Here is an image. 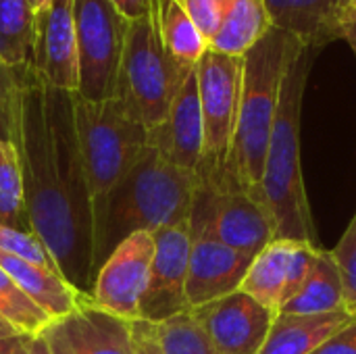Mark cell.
<instances>
[{
  "label": "cell",
  "mask_w": 356,
  "mask_h": 354,
  "mask_svg": "<svg viewBox=\"0 0 356 354\" xmlns=\"http://www.w3.org/2000/svg\"><path fill=\"white\" fill-rule=\"evenodd\" d=\"M15 150L31 232L52 255L58 273L75 290L90 294L94 286L92 250L77 236L58 186L54 144L46 115V86L35 77L31 67L23 79Z\"/></svg>",
  "instance_id": "obj_1"
},
{
  "label": "cell",
  "mask_w": 356,
  "mask_h": 354,
  "mask_svg": "<svg viewBox=\"0 0 356 354\" xmlns=\"http://www.w3.org/2000/svg\"><path fill=\"white\" fill-rule=\"evenodd\" d=\"M198 186L196 171L169 163L146 144L134 169L108 194L94 221V280L102 263L131 234L188 225Z\"/></svg>",
  "instance_id": "obj_2"
},
{
  "label": "cell",
  "mask_w": 356,
  "mask_h": 354,
  "mask_svg": "<svg viewBox=\"0 0 356 354\" xmlns=\"http://www.w3.org/2000/svg\"><path fill=\"white\" fill-rule=\"evenodd\" d=\"M319 52L300 46L286 67L261 179V202L273 221L275 238L315 246L317 232L300 165V115L311 67Z\"/></svg>",
  "instance_id": "obj_3"
},
{
  "label": "cell",
  "mask_w": 356,
  "mask_h": 354,
  "mask_svg": "<svg viewBox=\"0 0 356 354\" xmlns=\"http://www.w3.org/2000/svg\"><path fill=\"white\" fill-rule=\"evenodd\" d=\"M300 46L296 38L273 27L244 54L238 121L219 190H244L261 202V179L282 79L290 58Z\"/></svg>",
  "instance_id": "obj_4"
},
{
  "label": "cell",
  "mask_w": 356,
  "mask_h": 354,
  "mask_svg": "<svg viewBox=\"0 0 356 354\" xmlns=\"http://www.w3.org/2000/svg\"><path fill=\"white\" fill-rule=\"evenodd\" d=\"M73 117L96 221L108 194L142 156L148 144V129L117 98L92 102L73 94Z\"/></svg>",
  "instance_id": "obj_5"
},
{
  "label": "cell",
  "mask_w": 356,
  "mask_h": 354,
  "mask_svg": "<svg viewBox=\"0 0 356 354\" xmlns=\"http://www.w3.org/2000/svg\"><path fill=\"white\" fill-rule=\"evenodd\" d=\"M194 69L177 65L165 50L154 8L148 17L129 21L115 98L146 129L161 125L171 102Z\"/></svg>",
  "instance_id": "obj_6"
},
{
  "label": "cell",
  "mask_w": 356,
  "mask_h": 354,
  "mask_svg": "<svg viewBox=\"0 0 356 354\" xmlns=\"http://www.w3.org/2000/svg\"><path fill=\"white\" fill-rule=\"evenodd\" d=\"M194 71L204 131L198 177L204 186L219 190L238 121L244 56H229L207 50Z\"/></svg>",
  "instance_id": "obj_7"
},
{
  "label": "cell",
  "mask_w": 356,
  "mask_h": 354,
  "mask_svg": "<svg viewBox=\"0 0 356 354\" xmlns=\"http://www.w3.org/2000/svg\"><path fill=\"white\" fill-rule=\"evenodd\" d=\"M79 88L77 96L92 102L115 98L117 75L129 21L111 0H73Z\"/></svg>",
  "instance_id": "obj_8"
},
{
  "label": "cell",
  "mask_w": 356,
  "mask_h": 354,
  "mask_svg": "<svg viewBox=\"0 0 356 354\" xmlns=\"http://www.w3.org/2000/svg\"><path fill=\"white\" fill-rule=\"evenodd\" d=\"M188 227L190 236H211L248 257H257L275 240L263 202L244 190H213L202 182L194 194Z\"/></svg>",
  "instance_id": "obj_9"
},
{
  "label": "cell",
  "mask_w": 356,
  "mask_h": 354,
  "mask_svg": "<svg viewBox=\"0 0 356 354\" xmlns=\"http://www.w3.org/2000/svg\"><path fill=\"white\" fill-rule=\"evenodd\" d=\"M154 257L150 232H136L125 238L102 263L90 298L102 311L127 321H140V298L148 284Z\"/></svg>",
  "instance_id": "obj_10"
},
{
  "label": "cell",
  "mask_w": 356,
  "mask_h": 354,
  "mask_svg": "<svg viewBox=\"0 0 356 354\" xmlns=\"http://www.w3.org/2000/svg\"><path fill=\"white\" fill-rule=\"evenodd\" d=\"M42 336L50 354H136L134 321L102 311L88 294L71 313L52 319Z\"/></svg>",
  "instance_id": "obj_11"
},
{
  "label": "cell",
  "mask_w": 356,
  "mask_h": 354,
  "mask_svg": "<svg viewBox=\"0 0 356 354\" xmlns=\"http://www.w3.org/2000/svg\"><path fill=\"white\" fill-rule=\"evenodd\" d=\"M154 257L148 284L140 298V321L159 325L171 317L188 313L186 277L190 261V227H163L152 234Z\"/></svg>",
  "instance_id": "obj_12"
},
{
  "label": "cell",
  "mask_w": 356,
  "mask_h": 354,
  "mask_svg": "<svg viewBox=\"0 0 356 354\" xmlns=\"http://www.w3.org/2000/svg\"><path fill=\"white\" fill-rule=\"evenodd\" d=\"M190 313L221 354L261 353L277 315L242 290L190 309Z\"/></svg>",
  "instance_id": "obj_13"
},
{
  "label": "cell",
  "mask_w": 356,
  "mask_h": 354,
  "mask_svg": "<svg viewBox=\"0 0 356 354\" xmlns=\"http://www.w3.org/2000/svg\"><path fill=\"white\" fill-rule=\"evenodd\" d=\"M31 69L44 86L69 94L77 92L79 63L73 0H52L35 13Z\"/></svg>",
  "instance_id": "obj_14"
},
{
  "label": "cell",
  "mask_w": 356,
  "mask_h": 354,
  "mask_svg": "<svg viewBox=\"0 0 356 354\" xmlns=\"http://www.w3.org/2000/svg\"><path fill=\"white\" fill-rule=\"evenodd\" d=\"M186 300L190 309L219 300L240 290L254 257L238 252L211 236H190Z\"/></svg>",
  "instance_id": "obj_15"
},
{
  "label": "cell",
  "mask_w": 356,
  "mask_h": 354,
  "mask_svg": "<svg viewBox=\"0 0 356 354\" xmlns=\"http://www.w3.org/2000/svg\"><path fill=\"white\" fill-rule=\"evenodd\" d=\"M202 113L196 71H192L177 90L165 121L148 129V146L169 163L198 173L202 163Z\"/></svg>",
  "instance_id": "obj_16"
},
{
  "label": "cell",
  "mask_w": 356,
  "mask_h": 354,
  "mask_svg": "<svg viewBox=\"0 0 356 354\" xmlns=\"http://www.w3.org/2000/svg\"><path fill=\"white\" fill-rule=\"evenodd\" d=\"M271 23L302 46L321 50L340 40L342 0H265Z\"/></svg>",
  "instance_id": "obj_17"
},
{
  "label": "cell",
  "mask_w": 356,
  "mask_h": 354,
  "mask_svg": "<svg viewBox=\"0 0 356 354\" xmlns=\"http://www.w3.org/2000/svg\"><path fill=\"white\" fill-rule=\"evenodd\" d=\"M350 319L355 317L348 311L327 315L277 313L259 354H311Z\"/></svg>",
  "instance_id": "obj_18"
},
{
  "label": "cell",
  "mask_w": 356,
  "mask_h": 354,
  "mask_svg": "<svg viewBox=\"0 0 356 354\" xmlns=\"http://www.w3.org/2000/svg\"><path fill=\"white\" fill-rule=\"evenodd\" d=\"M0 269H4L6 275L50 319H58V317L71 313L79 305V298L83 296L60 273L48 271L44 267H38L33 263L15 259V257L2 255V252H0Z\"/></svg>",
  "instance_id": "obj_19"
},
{
  "label": "cell",
  "mask_w": 356,
  "mask_h": 354,
  "mask_svg": "<svg viewBox=\"0 0 356 354\" xmlns=\"http://www.w3.org/2000/svg\"><path fill=\"white\" fill-rule=\"evenodd\" d=\"M271 29L273 23L265 0H223L221 23L209 40V50L244 56Z\"/></svg>",
  "instance_id": "obj_20"
},
{
  "label": "cell",
  "mask_w": 356,
  "mask_h": 354,
  "mask_svg": "<svg viewBox=\"0 0 356 354\" xmlns=\"http://www.w3.org/2000/svg\"><path fill=\"white\" fill-rule=\"evenodd\" d=\"M344 309V286L332 250L319 248L315 267L302 288L277 313L286 315H327Z\"/></svg>",
  "instance_id": "obj_21"
},
{
  "label": "cell",
  "mask_w": 356,
  "mask_h": 354,
  "mask_svg": "<svg viewBox=\"0 0 356 354\" xmlns=\"http://www.w3.org/2000/svg\"><path fill=\"white\" fill-rule=\"evenodd\" d=\"M296 242L275 238L250 263L240 290L271 311H280L284 303L286 273Z\"/></svg>",
  "instance_id": "obj_22"
},
{
  "label": "cell",
  "mask_w": 356,
  "mask_h": 354,
  "mask_svg": "<svg viewBox=\"0 0 356 354\" xmlns=\"http://www.w3.org/2000/svg\"><path fill=\"white\" fill-rule=\"evenodd\" d=\"M154 15L161 42L169 56L177 65L194 69L202 54L209 50V42L196 23L175 0H154Z\"/></svg>",
  "instance_id": "obj_23"
},
{
  "label": "cell",
  "mask_w": 356,
  "mask_h": 354,
  "mask_svg": "<svg viewBox=\"0 0 356 354\" xmlns=\"http://www.w3.org/2000/svg\"><path fill=\"white\" fill-rule=\"evenodd\" d=\"M35 10L29 0H0V61L25 69L33 61Z\"/></svg>",
  "instance_id": "obj_24"
},
{
  "label": "cell",
  "mask_w": 356,
  "mask_h": 354,
  "mask_svg": "<svg viewBox=\"0 0 356 354\" xmlns=\"http://www.w3.org/2000/svg\"><path fill=\"white\" fill-rule=\"evenodd\" d=\"M152 332L163 354H221L190 311L152 325Z\"/></svg>",
  "instance_id": "obj_25"
},
{
  "label": "cell",
  "mask_w": 356,
  "mask_h": 354,
  "mask_svg": "<svg viewBox=\"0 0 356 354\" xmlns=\"http://www.w3.org/2000/svg\"><path fill=\"white\" fill-rule=\"evenodd\" d=\"M0 317L21 334H40L52 319L0 269Z\"/></svg>",
  "instance_id": "obj_26"
},
{
  "label": "cell",
  "mask_w": 356,
  "mask_h": 354,
  "mask_svg": "<svg viewBox=\"0 0 356 354\" xmlns=\"http://www.w3.org/2000/svg\"><path fill=\"white\" fill-rule=\"evenodd\" d=\"M25 69H17L0 61V140L15 146L19 111H21V92Z\"/></svg>",
  "instance_id": "obj_27"
},
{
  "label": "cell",
  "mask_w": 356,
  "mask_h": 354,
  "mask_svg": "<svg viewBox=\"0 0 356 354\" xmlns=\"http://www.w3.org/2000/svg\"><path fill=\"white\" fill-rule=\"evenodd\" d=\"M0 252L58 273L52 255L48 252L44 242L31 232H23V230L0 223Z\"/></svg>",
  "instance_id": "obj_28"
},
{
  "label": "cell",
  "mask_w": 356,
  "mask_h": 354,
  "mask_svg": "<svg viewBox=\"0 0 356 354\" xmlns=\"http://www.w3.org/2000/svg\"><path fill=\"white\" fill-rule=\"evenodd\" d=\"M332 257L340 269L344 286V309L356 317V213L350 219L346 232L338 240Z\"/></svg>",
  "instance_id": "obj_29"
},
{
  "label": "cell",
  "mask_w": 356,
  "mask_h": 354,
  "mask_svg": "<svg viewBox=\"0 0 356 354\" xmlns=\"http://www.w3.org/2000/svg\"><path fill=\"white\" fill-rule=\"evenodd\" d=\"M317 252L319 246L315 244H307V242H296L290 263H288V273H286V288H284V303L286 305L307 282V277L311 275L315 261H317Z\"/></svg>",
  "instance_id": "obj_30"
},
{
  "label": "cell",
  "mask_w": 356,
  "mask_h": 354,
  "mask_svg": "<svg viewBox=\"0 0 356 354\" xmlns=\"http://www.w3.org/2000/svg\"><path fill=\"white\" fill-rule=\"evenodd\" d=\"M196 23L207 42L217 33L223 13V0H175Z\"/></svg>",
  "instance_id": "obj_31"
},
{
  "label": "cell",
  "mask_w": 356,
  "mask_h": 354,
  "mask_svg": "<svg viewBox=\"0 0 356 354\" xmlns=\"http://www.w3.org/2000/svg\"><path fill=\"white\" fill-rule=\"evenodd\" d=\"M311 354H356V317Z\"/></svg>",
  "instance_id": "obj_32"
},
{
  "label": "cell",
  "mask_w": 356,
  "mask_h": 354,
  "mask_svg": "<svg viewBox=\"0 0 356 354\" xmlns=\"http://www.w3.org/2000/svg\"><path fill=\"white\" fill-rule=\"evenodd\" d=\"M134 330H136V354H163L150 323L134 321Z\"/></svg>",
  "instance_id": "obj_33"
},
{
  "label": "cell",
  "mask_w": 356,
  "mask_h": 354,
  "mask_svg": "<svg viewBox=\"0 0 356 354\" xmlns=\"http://www.w3.org/2000/svg\"><path fill=\"white\" fill-rule=\"evenodd\" d=\"M111 4L127 19L136 21L142 17H148L154 8V0H111Z\"/></svg>",
  "instance_id": "obj_34"
},
{
  "label": "cell",
  "mask_w": 356,
  "mask_h": 354,
  "mask_svg": "<svg viewBox=\"0 0 356 354\" xmlns=\"http://www.w3.org/2000/svg\"><path fill=\"white\" fill-rule=\"evenodd\" d=\"M17 354H50V348H48L42 332L40 334H23Z\"/></svg>",
  "instance_id": "obj_35"
},
{
  "label": "cell",
  "mask_w": 356,
  "mask_h": 354,
  "mask_svg": "<svg viewBox=\"0 0 356 354\" xmlns=\"http://www.w3.org/2000/svg\"><path fill=\"white\" fill-rule=\"evenodd\" d=\"M340 40H346L348 46L353 48V52L356 54V15H348L342 19L340 25Z\"/></svg>",
  "instance_id": "obj_36"
},
{
  "label": "cell",
  "mask_w": 356,
  "mask_h": 354,
  "mask_svg": "<svg viewBox=\"0 0 356 354\" xmlns=\"http://www.w3.org/2000/svg\"><path fill=\"white\" fill-rule=\"evenodd\" d=\"M19 342H21V336H15V338L0 340V354H17Z\"/></svg>",
  "instance_id": "obj_37"
},
{
  "label": "cell",
  "mask_w": 356,
  "mask_h": 354,
  "mask_svg": "<svg viewBox=\"0 0 356 354\" xmlns=\"http://www.w3.org/2000/svg\"><path fill=\"white\" fill-rule=\"evenodd\" d=\"M356 0H342V19L346 17V13L353 8V4H355Z\"/></svg>",
  "instance_id": "obj_38"
},
{
  "label": "cell",
  "mask_w": 356,
  "mask_h": 354,
  "mask_svg": "<svg viewBox=\"0 0 356 354\" xmlns=\"http://www.w3.org/2000/svg\"><path fill=\"white\" fill-rule=\"evenodd\" d=\"M50 2H52V0H33V10L38 13L40 8H44V6H48Z\"/></svg>",
  "instance_id": "obj_39"
},
{
  "label": "cell",
  "mask_w": 356,
  "mask_h": 354,
  "mask_svg": "<svg viewBox=\"0 0 356 354\" xmlns=\"http://www.w3.org/2000/svg\"><path fill=\"white\" fill-rule=\"evenodd\" d=\"M348 15H356V2H355V4H353V8H350V10L346 13V17H348Z\"/></svg>",
  "instance_id": "obj_40"
}]
</instances>
